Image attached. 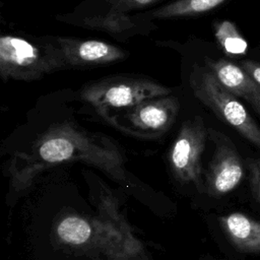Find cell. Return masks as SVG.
<instances>
[{"label":"cell","mask_w":260,"mask_h":260,"mask_svg":"<svg viewBox=\"0 0 260 260\" xmlns=\"http://www.w3.org/2000/svg\"><path fill=\"white\" fill-rule=\"evenodd\" d=\"M207 68L233 94L246 100L260 116V85L241 66L225 59L205 61Z\"/></svg>","instance_id":"obj_11"},{"label":"cell","mask_w":260,"mask_h":260,"mask_svg":"<svg viewBox=\"0 0 260 260\" xmlns=\"http://www.w3.org/2000/svg\"><path fill=\"white\" fill-rule=\"evenodd\" d=\"M228 0H175L150 13L153 18L192 16L208 12Z\"/></svg>","instance_id":"obj_13"},{"label":"cell","mask_w":260,"mask_h":260,"mask_svg":"<svg viewBox=\"0 0 260 260\" xmlns=\"http://www.w3.org/2000/svg\"><path fill=\"white\" fill-rule=\"evenodd\" d=\"M215 148L204 179V192L218 198L233 191L244 177V166L233 141L220 132L208 130Z\"/></svg>","instance_id":"obj_7"},{"label":"cell","mask_w":260,"mask_h":260,"mask_svg":"<svg viewBox=\"0 0 260 260\" xmlns=\"http://www.w3.org/2000/svg\"><path fill=\"white\" fill-rule=\"evenodd\" d=\"M220 226L230 242L243 253H260V221L241 212L219 217Z\"/></svg>","instance_id":"obj_12"},{"label":"cell","mask_w":260,"mask_h":260,"mask_svg":"<svg viewBox=\"0 0 260 260\" xmlns=\"http://www.w3.org/2000/svg\"><path fill=\"white\" fill-rule=\"evenodd\" d=\"M179 107V101L175 96L153 98L128 109L125 117L138 132L155 136L164 134L172 127Z\"/></svg>","instance_id":"obj_10"},{"label":"cell","mask_w":260,"mask_h":260,"mask_svg":"<svg viewBox=\"0 0 260 260\" xmlns=\"http://www.w3.org/2000/svg\"><path fill=\"white\" fill-rule=\"evenodd\" d=\"M171 92L170 87L145 77L115 75L86 84L80 96L99 110L130 109L143 101Z\"/></svg>","instance_id":"obj_5"},{"label":"cell","mask_w":260,"mask_h":260,"mask_svg":"<svg viewBox=\"0 0 260 260\" xmlns=\"http://www.w3.org/2000/svg\"><path fill=\"white\" fill-rule=\"evenodd\" d=\"M105 16H98L86 18L82 20V25L92 28L106 29L113 32L122 31L123 29H127L133 25L131 19L127 17L124 13L112 12Z\"/></svg>","instance_id":"obj_15"},{"label":"cell","mask_w":260,"mask_h":260,"mask_svg":"<svg viewBox=\"0 0 260 260\" xmlns=\"http://www.w3.org/2000/svg\"><path fill=\"white\" fill-rule=\"evenodd\" d=\"M66 69L117 62L125 58V51L103 41L57 38L55 40Z\"/></svg>","instance_id":"obj_9"},{"label":"cell","mask_w":260,"mask_h":260,"mask_svg":"<svg viewBox=\"0 0 260 260\" xmlns=\"http://www.w3.org/2000/svg\"><path fill=\"white\" fill-rule=\"evenodd\" d=\"M94 204L93 260H149L142 242L133 233L113 192L101 187L94 196Z\"/></svg>","instance_id":"obj_2"},{"label":"cell","mask_w":260,"mask_h":260,"mask_svg":"<svg viewBox=\"0 0 260 260\" xmlns=\"http://www.w3.org/2000/svg\"><path fill=\"white\" fill-rule=\"evenodd\" d=\"M248 168L253 194L260 203V158L250 159L248 162Z\"/></svg>","instance_id":"obj_17"},{"label":"cell","mask_w":260,"mask_h":260,"mask_svg":"<svg viewBox=\"0 0 260 260\" xmlns=\"http://www.w3.org/2000/svg\"><path fill=\"white\" fill-rule=\"evenodd\" d=\"M241 67L255 82L260 85V63L252 60H244L241 62Z\"/></svg>","instance_id":"obj_18"},{"label":"cell","mask_w":260,"mask_h":260,"mask_svg":"<svg viewBox=\"0 0 260 260\" xmlns=\"http://www.w3.org/2000/svg\"><path fill=\"white\" fill-rule=\"evenodd\" d=\"M111 5L112 12L124 13L131 9L141 8L154 4L160 0H107Z\"/></svg>","instance_id":"obj_16"},{"label":"cell","mask_w":260,"mask_h":260,"mask_svg":"<svg viewBox=\"0 0 260 260\" xmlns=\"http://www.w3.org/2000/svg\"><path fill=\"white\" fill-rule=\"evenodd\" d=\"M76 161L99 169L118 183L127 181L126 159L114 141L64 122L46 130L28 151L15 153L8 168L10 188L7 204L12 205L26 192L42 172Z\"/></svg>","instance_id":"obj_1"},{"label":"cell","mask_w":260,"mask_h":260,"mask_svg":"<svg viewBox=\"0 0 260 260\" xmlns=\"http://www.w3.org/2000/svg\"><path fill=\"white\" fill-rule=\"evenodd\" d=\"M215 37L222 49L229 54H243L247 50V43L237 30L234 23L223 20L215 25Z\"/></svg>","instance_id":"obj_14"},{"label":"cell","mask_w":260,"mask_h":260,"mask_svg":"<svg viewBox=\"0 0 260 260\" xmlns=\"http://www.w3.org/2000/svg\"><path fill=\"white\" fill-rule=\"evenodd\" d=\"M53 237L59 247L74 255L94 258L95 224L93 215L76 211L61 212L53 223Z\"/></svg>","instance_id":"obj_8"},{"label":"cell","mask_w":260,"mask_h":260,"mask_svg":"<svg viewBox=\"0 0 260 260\" xmlns=\"http://www.w3.org/2000/svg\"><path fill=\"white\" fill-rule=\"evenodd\" d=\"M207 134L201 117L186 120L169 152L170 168L176 180L184 185H193L199 192H204L201 158Z\"/></svg>","instance_id":"obj_6"},{"label":"cell","mask_w":260,"mask_h":260,"mask_svg":"<svg viewBox=\"0 0 260 260\" xmlns=\"http://www.w3.org/2000/svg\"><path fill=\"white\" fill-rule=\"evenodd\" d=\"M62 69L66 66L55 44L37 46L10 35L0 38V75L3 80H36Z\"/></svg>","instance_id":"obj_3"},{"label":"cell","mask_w":260,"mask_h":260,"mask_svg":"<svg viewBox=\"0 0 260 260\" xmlns=\"http://www.w3.org/2000/svg\"><path fill=\"white\" fill-rule=\"evenodd\" d=\"M194 95L222 121L260 149V127L244 105L206 67L194 66L190 75Z\"/></svg>","instance_id":"obj_4"}]
</instances>
